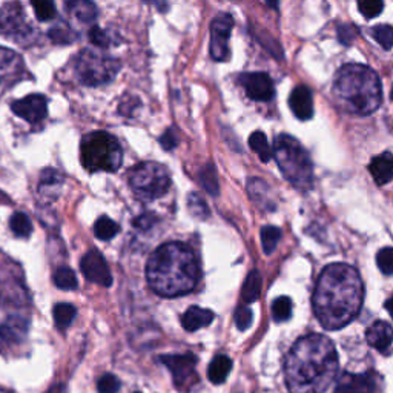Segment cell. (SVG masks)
I'll return each mask as SVG.
<instances>
[{
	"instance_id": "6da1fadb",
	"label": "cell",
	"mask_w": 393,
	"mask_h": 393,
	"mask_svg": "<svg viewBox=\"0 0 393 393\" xmlns=\"http://www.w3.org/2000/svg\"><path fill=\"white\" fill-rule=\"evenodd\" d=\"M363 299L364 286L357 269L335 263L322 269L313 290L312 306L322 326L338 330L358 317Z\"/></svg>"
},
{
	"instance_id": "7bdbcfd3",
	"label": "cell",
	"mask_w": 393,
	"mask_h": 393,
	"mask_svg": "<svg viewBox=\"0 0 393 393\" xmlns=\"http://www.w3.org/2000/svg\"><path fill=\"white\" fill-rule=\"evenodd\" d=\"M234 320H235V325H237L238 329L246 330L252 325V321H253L252 311L249 309V307H246V306L238 307V309L235 311Z\"/></svg>"
},
{
	"instance_id": "7c38bea8",
	"label": "cell",
	"mask_w": 393,
	"mask_h": 393,
	"mask_svg": "<svg viewBox=\"0 0 393 393\" xmlns=\"http://www.w3.org/2000/svg\"><path fill=\"white\" fill-rule=\"evenodd\" d=\"M25 73V64L19 54L0 46V94L22 82Z\"/></svg>"
},
{
	"instance_id": "c3c4849f",
	"label": "cell",
	"mask_w": 393,
	"mask_h": 393,
	"mask_svg": "<svg viewBox=\"0 0 393 393\" xmlns=\"http://www.w3.org/2000/svg\"><path fill=\"white\" fill-rule=\"evenodd\" d=\"M46 393H66V387L64 384H56V386H52Z\"/></svg>"
},
{
	"instance_id": "681fc988",
	"label": "cell",
	"mask_w": 393,
	"mask_h": 393,
	"mask_svg": "<svg viewBox=\"0 0 393 393\" xmlns=\"http://www.w3.org/2000/svg\"><path fill=\"white\" fill-rule=\"evenodd\" d=\"M386 309L390 313V317L393 318V297H390L387 302H386Z\"/></svg>"
},
{
	"instance_id": "d4e9b609",
	"label": "cell",
	"mask_w": 393,
	"mask_h": 393,
	"mask_svg": "<svg viewBox=\"0 0 393 393\" xmlns=\"http://www.w3.org/2000/svg\"><path fill=\"white\" fill-rule=\"evenodd\" d=\"M261 286H263V279H261V274L258 271H252L243 284V290H242L243 302L248 304L257 302L261 294Z\"/></svg>"
},
{
	"instance_id": "2e32d148",
	"label": "cell",
	"mask_w": 393,
	"mask_h": 393,
	"mask_svg": "<svg viewBox=\"0 0 393 393\" xmlns=\"http://www.w3.org/2000/svg\"><path fill=\"white\" fill-rule=\"evenodd\" d=\"M334 393H375V380L369 373H344Z\"/></svg>"
},
{
	"instance_id": "9a60e30c",
	"label": "cell",
	"mask_w": 393,
	"mask_h": 393,
	"mask_svg": "<svg viewBox=\"0 0 393 393\" xmlns=\"http://www.w3.org/2000/svg\"><path fill=\"white\" fill-rule=\"evenodd\" d=\"M13 112L17 117L27 120L31 125H37L45 120L48 111V100L42 94H31L11 105Z\"/></svg>"
},
{
	"instance_id": "ac0fdd59",
	"label": "cell",
	"mask_w": 393,
	"mask_h": 393,
	"mask_svg": "<svg viewBox=\"0 0 393 393\" xmlns=\"http://www.w3.org/2000/svg\"><path fill=\"white\" fill-rule=\"evenodd\" d=\"M29 322L22 315H10L0 326V338L6 344H20L28 336Z\"/></svg>"
},
{
	"instance_id": "83f0119b",
	"label": "cell",
	"mask_w": 393,
	"mask_h": 393,
	"mask_svg": "<svg viewBox=\"0 0 393 393\" xmlns=\"http://www.w3.org/2000/svg\"><path fill=\"white\" fill-rule=\"evenodd\" d=\"M200 183L202 186L209 192L211 195H218V179H217V169L214 168V165L207 163L206 166L202 168V171L198 174Z\"/></svg>"
},
{
	"instance_id": "484cf974",
	"label": "cell",
	"mask_w": 393,
	"mask_h": 393,
	"mask_svg": "<svg viewBox=\"0 0 393 393\" xmlns=\"http://www.w3.org/2000/svg\"><path fill=\"white\" fill-rule=\"evenodd\" d=\"M249 146L263 163H267V161L274 157V151L267 142V137L261 133V131H257V133H253L249 137Z\"/></svg>"
},
{
	"instance_id": "8992f818",
	"label": "cell",
	"mask_w": 393,
	"mask_h": 393,
	"mask_svg": "<svg viewBox=\"0 0 393 393\" xmlns=\"http://www.w3.org/2000/svg\"><path fill=\"white\" fill-rule=\"evenodd\" d=\"M80 157L82 165L89 172H115L121 166L123 151L114 135L96 131L82 138Z\"/></svg>"
},
{
	"instance_id": "30bf717a",
	"label": "cell",
	"mask_w": 393,
	"mask_h": 393,
	"mask_svg": "<svg viewBox=\"0 0 393 393\" xmlns=\"http://www.w3.org/2000/svg\"><path fill=\"white\" fill-rule=\"evenodd\" d=\"M160 361L172 373L174 384L179 390L192 387L197 383V358L194 355H163Z\"/></svg>"
},
{
	"instance_id": "ee69618b",
	"label": "cell",
	"mask_w": 393,
	"mask_h": 393,
	"mask_svg": "<svg viewBox=\"0 0 393 393\" xmlns=\"http://www.w3.org/2000/svg\"><path fill=\"white\" fill-rule=\"evenodd\" d=\"M358 36V29L353 25H341L338 28V37H340V42L344 45H350L355 40Z\"/></svg>"
},
{
	"instance_id": "ab89813d",
	"label": "cell",
	"mask_w": 393,
	"mask_h": 393,
	"mask_svg": "<svg viewBox=\"0 0 393 393\" xmlns=\"http://www.w3.org/2000/svg\"><path fill=\"white\" fill-rule=\"evenodd\" d=\"M64 183V177H61L54 169H45L40 177V192H46V189H57L60 184Z\"/></svg>"
},
{
	"instance_id": "f907efd6",
	"label": "cell",
	"mask_w": 393,
	"mask_h": 393,
	"mask_svg": "<svg viewBox=\"0 0 393 393\" xmlns=\"http://www.w3.org/2000/svg\"><path fill=\"white\" fill-rule=\"evenodd\" d=\"M266 3L271 8H274V10H276V8H279L280 0H266Z\"/></svg>"
},
{
	"instance_id": "52a82bcc",
	"label": "cell",
	"mask_w": 393,
	"mask_h": 393,
	"mask_svg": "<svg viewBox=\"0 0 393 393\" xmlns=\"http://www.w3.org/2000/svg\"><path fill=\"white\" fill-rule=\"evenodd\" d=\"M120 71V60L100 50H84L75 60V74L88 87H100L115 79Z\"/></svg>"
},
{
	"instance_id": "60d3db41",
	"label": "cell",
	"mask_w": 393,
	"mask_h": 393,
	"mask_svg": "<svg viewBox=\"0 0 393 393\" xmlns=\"http://www.w3.org/2000/svg\"><path fill=\"white\" fill-rule=\"evenodd\" d=\"M376 265L384 275H393V248H384L376 255Z\"/></svg>"
},
{
	"instance_id": "3957f363",
	"label": "cell",
	"mask_w": 393,
	"mask_h": 393,
	"mask_svg": "<svg viewBox=\"0 0 393 393\" xmlns=\"http://www.w3.org/2000/svg\"><path fill=\"white\" fill-rule=\"evenodd\" d=\"M197 258L186 244L166 243L154 251L146 279L151 289L160 297L174 298L188 294L198 280Z\"/></svg>"
},
{
	"instance_id": "44dd1931",
	"label": "cell",
	"mask_w": 393,
	"mask_h": 393,
	"mask_svg": "<svg viewBox=\"0 0 393 393\" xmlns=\"http://www.w3.org/2000/svg\"><path fill=\"white\" fill-rule=\"evenodd\" d=\"M215 315L209 309H202L198 306H192L183 313L181 325L188 330V332H195V330L209 326L214 321Z\"/></svg>"
},
{
	"instance_id": "5bb4252c",
	"label": "cell",
	"mask_w": 393,
	"mask_h": 393,
	"mask_svg": "<svg viewBox=\"0 0 393 393\" xmlns=\"http://www.w3.org/2000/svg\"><path fill=\"white\" fill-rule=\"evenodd\" d=\"M240 83L248 97L255 102H269L275 96L274 82L266 73H244L240 75Z\"/></svg>"
},
{
	"instance_id": "8fae6325",
	"label": "cell",
	"mask_w": 393,
	"mask_h": 393,
	"mask_svg": "<svg viewBox=\"0 0 393 393\" xmlns=\"http://www.w3.org/2000/svg\"><path fill=\"white\" fill-rule=\"evenodd\" d=\"M234 28V17L228 13L218 14L211 23V56L217 61L229 59V37Z\"/></svg>"
},
{
	"instance_id": "e575fe53",
	"label": "cell",
	"mask_w": 393,
	"mask_h": 393,
	"mask_svg": "<svg viewBox=\"0 0 393 393\" xmlns=\"http://www.w3.org/2000/svg\"><path fill=\"white\" fill-rule=\"evenodd\" d=\"M272 317L276 322L288 321L292 317V302L288 297L276 298L272 304Z\"/></svg>"
},
{
	"instance_id": "277c9868",
	"label": "cell",
	"mask_w": 393,
	"mask_h": 393,
	"mask_svg": "<svg viewBox=\"0 0 393 393\" xmlns=\"http://www.w3.org/2000/svg\"><path fill=\"white\" fill-rule=\"evenodd\" d=\"M334 92L346 110L358 115L373 114L383 102L378 74L372 68L359 64L344 65L338 71Z\"/></svg>"
},
{
	"instance_id": "d6a6232c",
	"label": "cell",
	"mask_w": 393,
	"mask_h": 393,
	"mask_svg": "<svg viewBox=\"0 0 393 393\" xmlns=\"http://www.w3.org/2000/svg\"><path fill=\"white\" fill-rule=\"evenodd\" d=\"M36 17L40 22H50L56 17V3L54 0H31Z\"/></svg>"
},
{
	"instance_id": "cb8c5ba5",
	"label": "cell",
	"mask_w": 393,
	"mask_h": 393,
	"mask_svg": "<svg viewBox=\"0 0 393 393\" xmlns=\"http://www.w3.org/2000/svg\"><path fill=\"white\" fill-rule=\"evenodd\" d=\"M230 371H232V359L226 355H218L211 361L209 367H207V376H209L211 383L221 384L226 381Z\"/></svg>"
},
{
	"instance_id": "603a6c76",
	"label": "cell",
	"mask_w": 393,
	"mask_h": 393,
	"mask_svg": "<svg viewBox=\"0 0 393 393\" xmlns=\"http://www.w3.org/2000/svg\"><path fill=\"white\" fill-rule=\"evenodd\" d=\"M249 195L253 200V203L260 206L261 209H274L272 200H271V189L267 184L260 179H251L248 183Z\"/></svg>"
},
{
	"instance_id": "4fadbf2b",
	"label": "cell",
	"mask_w": 393,
	"mask_h": 393,
	"mask_svg": "<svg viewBox=\"0 0 393 393\" xmlns=\"http://www.w3.org/2000/svg\"><path fill=\"white\" fill-rule=\"evenodd\" d=\"M80 267L87 280L98 284V286L110 288L112 284L110 267H107L106 260L98 251H89L84 253L80 261Z\"/></svg>"
},
{
	"instance_id": "ba28073f",
	"label": "cell",
	"mask_w": 393,
	"mask_h": 393,
	"mask_svg": "<svg viewBox=\"0 0 393 393\" xmlns=\"http://www.w3.org/2000/svg\"><path fill=\"white\" fill-rule=\"evenodd\" d=\"M129 186L133 188L137 197L143 200H156L163 197L169 186H171V177L168 169L154 161H144L134 166L129 171Z\"/></svg>"
},
{
	"instance_id": "b9f144b4",
	"label": "cell",
	"mask_w": 393,
	"mask_h": 393,
	"mask_svg": "<svg viewBox=\"0 0 393 393\" xmlns=\"http://www.w3.org/2000/svg\"><path fill=\"white\" fill-rule=\"evenodd\" d=\"M98 393H117L120 389V380L112 373H106L98 380Z\"/></svg>"
},
{
	"instance_id": "ffe728a7",
	"label": "cell",
	"mask_w": 393,
	"mask_h": 393,
	"mask_svg": "<svg viewBox=\"0 0 393 393\" xmlns=\"http://www.w3.org/2000/svg\"><path fill=\"white\" fill-rule=\"evenodd\" d=\"M367 343L375 348L376 350H387L393 341V330L384 321H376L367 329L366 332Z\"/></svg>"
},
{
	"instance_id": "5b68a950",
	"label": "cell",
	"mask_w": 393,
	"mask_h": 393,
	"mask_svg": "<svg viewBox=\"0 0 393 393\" xmlns=\"http://www.w3.org/2000/svg\"><path fill=\"white\" fill-rule=\"evenodd\" d=\"M274 157L286 180L298 189L307 191L313 181V165L302 143L288 134H280L274 143Z\"/></svg>"
},
{
	"instance_id": "1f68e13d",
	"label": "cell",
	"mask_w": 393,
	"mask_h": 393,
	"mask_svg": "<svg viewBox=\"0 0 393 393\" xmlns=\"http://www.w3.org/2000/svg\"><path fill=\"white\" fill-rule=\"evenodd\" d=\"M54 284L59 289L64 290H74L77 286H79V281H77L75 274L71 271L69 267H60L54 274Z\"/></svg>"
},
{
	"instance_id": "e0dca14e",
	"label": "cell",
	"mask_w": 393,
	"mask_h": 393,
	"mask_svg": "<svg viewBox=\"0 0 393 393\" xmlns=\"http://www.w3.org/2000/svg\"><path fill=\"white\" fill-rule=\"evenodd\" d=\"M289 106L298 120L304 121L312 119L313 115L312 91L304 87V84L295 87L289 96Z\"/></svg>"
},
{
	"instance_id": "7a4b0ae2",
	"label": "cell",
	"mask_w": 393,
	"mask_h": 393,
	"mask_svg": "<svg viewBox=\"0 0 393 393\" xmlns=\"http://www.w3.org/2000/svg\"><path fill=\"white\" fill-rule=\"evenodd\" d=\"M338 353L329 338L311 334L292 346L284 361L289 393H325L338 373Z\"/></svg>"
},
{
	"instance_id": "f5cc1de1",
	"label": "cell",
	"mask_w": 393,
	"mask_h": 393,
	"mask_svg": "<svg viewBox=\"0 0 393 393\" xmlns=\"http://www.w3.org/2000/svg\"><path fill=\"white\" fill-rule=\"evenodd\" d=\"M137 393H138V392H137Z\"/></svg>"
},
{
	"instance_id": "7dc6e473",
	"label": "cell",
	"mask_w": 393,
	"mask_h": 393,
	"mask_svg": "<svg viewBox=\"0 0 393 393\" xmlns=\"http://www.w3.org/2000/svg\"><path fill=\"white\" fill-rule=\"evenodd\" d=\"M151 2L156 5L160 11L168 10V0H151Z\"/></svg>"
},
{
	"instance_id": "d590c367",
	"label": "cell",
	"mask_w": 393,
	"mask_h": 393,
	"mask_svg": "<svg viewBox=\"0 0 393 393\" xmlns=\"http://www.w3.org/2000/svg\"><path fill=\"white\" fill-rule=\"evenodd\" d=\"M88 36H89L91 43L94 45V46H97V48H103L105 50V48H110L111 45L117 43V40H115L114 37H111L110 34H107L105 29L98 28L96 25L89 29Z\"/></svg>"
},
{
	"instance_id": "74e56055",
	"label": "cell",
	"mask_w": 393,
	"mask_h": 393,
	"mask_svg": "<svg viewBox=\"0 0 393 393\" xmlns=\"http://www.w3.org/2000/svg\"><path fill=\"white\" fill-rule=\"evenodd\" d=\"M375 40L378 42L384 50L390 51L393 48V27L390 25H378L372 29Z\"/></svg>"
},
{
	"instance_id": "4316f807",
	"label": "cell",
	"mask_w": 393,
	"mask_h": 393,
	"mask_svg": "<svg viewBox=\"0 0 393 393\" xmlns=\"http://www.w3.org/2000/svg\"><path fill=\"white\" fill-rule=\"evenodd\" d=\"M77 309L73 304L59 303L54 306V321L59 329H66L75 318Z\"/></svg>"
},
{
	"instance_id": "4dcf8cb0",
	"label": "cell",
	"mask_w": 393,
	"mask_h": 393,
	"mask_svg": "<svg viewBox=\"0 0 393 393\" xmlns=\"http://www.w3.org/2000/svg\"><path fill=\"white\" fill-rule=\"evenodd\" d=\"M10 226L13 232L20 237V238H28L33 232V225H31V220L27 214L23 212H15L11 220H10Z\"/></svg>"
},
{
	"instance_id": "bcb514c9",
	"label": "cell",
	"mask_w": 393,
	"mask_h": 393,
	"mask_svg": "<svg viewBox=\"0 0 393 393\" xmlns=\"http://www.w3.org/2000/svg\"><path fill=\"white\" fill-rule=\"evenodd\" d=\"M134 223L138 229H149L154 225V217L152 214H143Z\"/></svg>"
},
{
	"instance_id": "f6af8a7d",
	"label": "cell",
	"mask_w": 393,
	"mask_h": 393,
	"mask_svg": "<svg viewBox=\"0 0 393 393\" xmlns=\"http://www.w3.org/2000/svg\"><path fill=\"white\" fill-rule=\"evenodd\" d=\"M160 144L163 146V149L172 151L177 146V137L174 134L172 129H168L166 133L160 137Z\"/></svg>"
},
{
	"instance_id": "d6986e66",
	"label": "cell",
	"mask_w": 393,
	"mask_h": 393,
	"mask_svg": "<svg viewBox=\"0 0 393 393\" xmlns=\"http://www.w3.org/2000/svg\"><path fill=\"white\" fill-rule=\"evenodd\" d=\"M369 171H371L373 180L376 184H387L393 180V154L384 152L381 156H376L371 165H369Z\"/></svg>"
},
{
	"instance_id": "7402d4cb",
	"label": "cell",
	"mask_w": 393,
	"mask_h": 393,
	"mask_svg": "<svg viewBox=\"0 0 393 393\" xmlns=\"http://www.w3.org/2000/svg\"><path fill=\"white\" fill-rule=\"evenodd\" d=\"M66 10L82 23H94L98 15L97 6L92 0H68Z\"/></svg>"
},
{
	"instance_id": "f546056e",
	"label": "cell",
	"mask_w": 393,
	"mask_h": 393,
	"mask_svg": "<svg viewBox=\"0 0 393 393\" xmlns=\"http://www.w3.org/2000/svg\"><path fill=\"white\" fill-rule=\"evenodd\" d=\"M94 234L100 240H111L119 234V225L110 217H100L94 225Z\"/></svg>"
},
{
	"instance_id": "8d00e7d4",
	"label": "cell",
	"mask_w": 393,
	"mask_h": 393,
	"mask_svg": "<svg viewBox=\"0 0 393 393\" xmlns=\"http://www.w3.org/2000/svg\"><path fill=\"white\" fill-rule=\"evenodd\" d=\"M188 209L195 218L203 220L209 217V207H207L205 200L198 194H191L188 197Z\"/></svg>"
},
{
	"instance_id": "836d02e7",
	"label": "cell",
	"mask_w": 393,
	"mask_h": 393,
	"mask_svg": "<svg viewBox=\"0 0 393 393\" xmlns=\"http://www.w3.org/2000/svg\"><path fill=\"white\" fill-rule=\"evenodd\" d=\"M281 238V230L275 226H265L261 229V244L265 253H272Z\"/></svg>"
},
{
	"instance_id": "9c48e42d",
	"label": "cell",
	"mask_w": 393,
	"mask_h": 393,
	"mask_svg": "<svg viewBox=\"0 0 393 393\" xmlns=\"http://www.w3.org/2000/svg\"><path fill=\"white\" fill-rule=\"evenodd\" d=\"M0 33L15 42L31 38L33 29L28 25L25 13L19 2H8L0 10Z\"/></svg>"
},
{
	"instance_id": "f35d334b",
	"label": "cell",
	"mask_w": 393,
	"mask_h": 393,
	"mask_svg": "<svg viewBox=\"0 0 393 393\" xmlns=\"http://www.w3.org/2000/svg\"><path fill=\"white\" fill-rule=\"evenodd\" d=\"M359 13L364 15L366 19H375L381 14L384 2L383 0H358Z\"/></svg>"
},
{
	"instance_id": "816d5d0a",
	"label": "cell",
	"mask_w": 393,
	"mask_h": 393,
	"mask_svg": "<svg viewBox=\"0 0 393 393\" xmlns=\"http://www.w3.org/2000/svg\"><path fill=\"white\" fill-rule=\"evenodd\" d=\"M392 100H393V88H392Z\"/></svg>"
},
{
	"instance_id": "f1b7e54d",
	"label": "cell",
	"mask_w": 393,
	"mask_h": 393,
	"mask_svg": "<svg viewBox=\"0 0 393 393\" xmlns=\"http://www.w3.org/2000/svg\"><path fill=\"white\" fill-rule=\"evenodd\" d=\"M50 38H51V42L54 43H57V45H68V43H73L75 38H77V34L73 31L71 27H68L65 22H60L59 25L56 27H52L50 29V33H48Z\"/></svg>"
}]
</instances>
